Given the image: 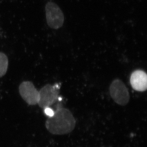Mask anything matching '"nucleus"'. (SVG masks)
Segmentation results:
<instances>
[{"mask_svg":"<svg viewBox=\"0 0 147 147\" xmlns=\"http://www.w3.org/2000/svg\"><path fill=\"white\" fill-rule=\"evenodd\" d=\"M76 121L68 109L58 107L54 115L46 121L45 126L53 134L63 135L70 133L75 128Z\"/></svg>","mask_w":147,"mask_h":147,"instance_id":"f257e3e1","label":"nucleus"},{"mask_svg":"<svg viewBox=\"0 0 147 147\" xmlns=\"http://www.w3.org/2000/svg\"><path fill=\"white\" fill-rule=\"evenodd\" d=\"M46 20L50 28L58 29L64 23V15L58 5L55 3L49 2L45 6Z\"/></svg>","mask_w":147,"mask_h":147,"instance_id":"f03ea898","label":"nucleus"},{"mask_svg":"<svg viewBox=\"0 0 147 147\" xmlns=\"http://www.w3.org/2000/svg\"><path fill=\"white\" fill-rule=\"evenodd\" d=\"M44 109H45V113L46 115L48 116L49 117H52L53 115H54V111L49 107H47Z\"/></svg>","mask_w":147,"mask_h":147,"instance_id":"6e6552de","label":"nucleus"},{"mask_svg":"<svg viewBox=\"0 0 147 147\" xmlns=\"http://www.w3.org/2000/svg\"><path fill=\"white\" fill-rule=\"evenodd\" d=\"M132 87L138 92H144L147 88V76L142 70H137L132 72L130 78Z\"/></svg>","mask_w":147,"mask_h":147,"instance_id":"423d86ee","label":"nucleus"},{"mask_svg":"<svg viewBox=\"0 0 147 147\" xmlns=\"http://www.w3.org/2000/svg\"><path fill=\"white\" fill-rule=\"evenodd\" d=\"M8 67V59L4 53L0 52V78L7 72Z\"/></svg>","mask_w":147,"mask_h":147,"instance_id":"0eeeda50","label":"nucleus"},{"mask_svg":"<svg viewBox=\"0 0 147 147\" xmlns=\"http://www.w3.org/2000/svg\"><path fill=\"white\" fill-rule=\"evenodd\" d=\"M59 86L47 84L39 92V99L38 104L42 108L49 107L55 102L58 98Z\"/></svg>","mask_w":147,"mask_h":147,"instance_id":"20e7f679","label":"nucleus"},{"mask_svg":"<svg viewBox=\"0 0 147 147\" xmlns=\"http://www.w3.org/2000/svg\"><path fill=\"white\" fill-rule=\"evenodd\" d=\"M20 94L24 100L30 105H35L39 101V91L32 82H22L19 86Z\"/></svg>","mask_w":147,"mask_h":147,"instance_id":"39448f33","label":"nucleus"},{"mask_svg":"<svg viewBox=\"0 0 147 147\" xmlns=\"http://www.w3.org/2000/svg\"><path fill=\"white\" fill-rule=\"evenodd\" d=\"M110 93L115 102L120 105L125 106L129 100L128 90L122 81L114 80L110 87Z\"/></svg>","mask_w":147,"mask_h":147,"instance_id":"7ed1b4c3","label":"nucleus"}]
</instances>
